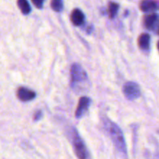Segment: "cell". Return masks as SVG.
<instances>
[{
  "instance_id": "obj_1",
  "label": "cell",
  "mask_w": 159,
  "mask_h": 159,
  "mask_svg": "<svg viewBox=\"0 0 159 159\" xmlns=\"http://www.w3.org/2000/svg\"><path fill=\"white\" fill-rule=\"evenodd\" d=\"M71 87L73 90L81 92L89 87L88 75L82 65L74 63L71 68Z\"/></svg>"
},
{
  "instance_id": "obj_2",
  "label": "cell",
  "mask_w": 159,
  "mask_h": 159,
  "mask_svg": "<svg viewBox=\"0 0 159 159\" xmlns=\"http://www.w3.org/2000/svg\"><path fill=\"white\" fill-rule=\"evenodd\" d=\"M104 125L116 149L123 155L127 156V146L120 128L110 119H106L104 121Z\"/></svg>"
},
{
  "instance_id": "obj_3",
  "label": "cell",
  "mask_w": 159,
  "mask_h": 159,
  "mask_svg": "<svg viewBox=\"0 0 159 159\" xmlns=\"http://www.w3.org/2000/svg\"><path fill=\"white\" fill-rule=\"evenodd\" d=\"M70 137H71V144H72L76 156L79 159H89V154L86 146L82 137L79 136L78 131L75 128L71 129L70 132Z\"/></svg>"
},
{
  "instance_id": "obj_4",
  "label": "cell",
  "mask_w": 159,
  "mask_h": 159,
  "mask_svg": "<svg viewBox=\"0 0 159 159\" xmlns=\"http://www.w3.org/2000/svg\"><path fill=\"white\" fill-rule=\"evenodd\" d=\"M123 93L128 100H135L141 96V89L137 83L128 81L123 87Z\"/></svg>"
},
{
  "instance_id": "obj_5",
  "label": "cell",
  "mask_w": 159,
  "mask_h": 159,
  "mask_svg": "<svg viewBox=\"0 0 159 159\" xmlns=\"http://www.w3.org/2000/svg\"><path fill=\"white\" fill-rule=\"evenodd\" d=\"M91 99L89 97L83 96L79 99L78 107L76 108L75 112V117L79 118H82L89 110L90 104H91Z\"/></svg>"
},
{
  "instance_id": "obj_6",
  "label": "cell",
  "mask_w": 159,
  "mask_h": 159,
  "mask_svg": "<svg viewBox=\"0 0 159 159\" xmlns=\"http://www.w3.org/2000/svg\"><path fill=\"white\" fill-rule=\"evenodd\" d=\"M144 26L150 31L159 28V16L156 13H151L145 15L143 20Z\"/></svg>"
},
{
  "instance_id": "obj_7",
  "label": "cell",
  "mask_w": 159,
  "mask_h": 159,
  "mask_svg": "<svg viewBox=\"0 0 159 159\" xmlns=\"http://www.w3.org/2000/svg\"><path fill=\"white\" fill-rule=\"evenodd\" d=\"M17 97L22 101H29L35 98L36 93L30 89L21 87L17 90Z\"/></svg>"
},
{
  "instance_id": "obj_8",
  "label": "cell",
  "mask_w": 159,
  "mask_h": 159,
  "mask_svg": "<svg viewBox=\"0 0 159 159\" xmlns=\"http://www.w3.org/2000/svg\"><path fill=\"white\" fill-rule=\"evenodd\" d=\"M71 21L75 26H81L85 22V15L83 12L79 9H75L71 12Z\"/></svg>"
},
{
  "instance_id": "obj_9",
  "label": "cell",
  "mask_w": 159,
  "mask_h": 159,
  "mask_svg": "<svg viewBox=\"0 0 159 159\" xmlns=\"http://www.w3.org/2000/svg\"><path fill=\"white\" fill-rule=\"evenodd\" d=\"M140 9L145 12H154L158 9V4L155 0H142L140 3Z\"/></svg>"
},
{
  "instance_id": "obj_10",
  "label": "cell",
  "mask_w": 159,
  "mask_h": 159,
  "mask_svg": "<svg viewBox=\"0 0 159 159\" xmlns=\"http://www.w3.org/2000/svg\"><path fill=\"white\" fill-rule=\"evenodd\" d=\"M151 45V37L147 33H143L138 37V45L143 51H148Z\"/></svg>"
},
{
  "instance_id": "obj_11",
  "label": "cell",
  "mask_w": 159,
  "mask_h": 159,
  "mask_svg": "<svg viewBox=\"0 0 159 159\" xmlns=\"http://www.w3.org/2000/svg\"><path fill=\"white\" fill-rule=\"evenodd\" d=\"M17 5L22 13L24 15H27L30 12L31 7L27 0H17Z\"/></svg>"
},
{
  "instance_id": "obj_12",
  "label": "cell",
  "mask_w": 159,
  "mask_h": 159,
  "mask_svg": "<svg viewBox=\"0 0 159 159\" xmlns=\"http://www.w3.org/2000/svg\"><path fill=\"white\" fill-rule=\"evenodd\" d=\"M119 10V5L116 2H110L108 6V12L110 18H114Z\"/></svg>"
},
{
  "instance_id": "obj_13",
  "label": "cell",
  "mask_w": 159,
  "mask_h": 159,
  "mask_svg": "<svg viewBox=\"0 0 159 159\" xmlns=\"http://www.w3.org/2000/svg\"><path fill=\"white\" fill-rule=\"evenodd\" d=\"M51 6L55 12H61L63 9L64 5L62 0H51Z\"/></svg>"
},
{
  "instance_id": "obj_14",
  "label": "cell",
  "mask_w": 159,
  "mask_h": 159,
  "mask_svg": "<svg viewBox=\"0 0 159 159\" xmlns=\"http://www.w3.org/2000/svg\"><path fill=\"white\" fill-rule=\"evenodd\" d=\"M31 1H32L33 4H34L36 7L38 8V9H41V8L43 7L44 0H31Z\"/></svg>"
},
{
  "instance_id": "obj_15",
  "label": "cell",
  "mask_w": 159,
  "mask_h": 159,
  "mask_svg": "<svg viewBox=\"0 0 159 159\" xmlns=\"http://www.w3.org/2000/svg\"><path fill=\"white\" fill-rule=\"evenodd\" d=\"M41 117H42L41 111H37V112H35V114H34V121H37V120L40 119Z\"/></svg>"
},
{
  "instance_id": "obj_16",
  "label": "cell",
  "mask_w": 159,
  "mask_h": 159,
  "mask_svg": "<svg viewBox=\"0 0 159 159\" xmlns=\"http://www.w3.org/2000/svg\"><path fill=\"white\" fill-rule=\"evenodd\" d=\"M157 47H158V51H159V41H158V44H157Z\"/></svg>"
},
{
  "instance_id": "obj_17",
  "label": "cell",
  "mask_w": 159,
  "mask_h": 159,
  "mask_svg": "<svg viewBox=\"0 0 159 159\" xmlns=\"http://www.w3.org/2000/svg\"><path fill=\"white\" fill-rule=\"evenodd\" d=\"M158 34H159V28H158Z\"/></svg>"
}]
</instances>
